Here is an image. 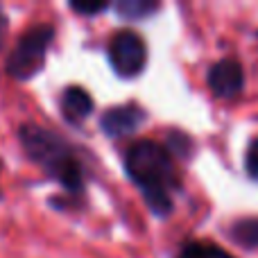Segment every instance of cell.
<instances>
[{
	"label": "cell",
	"mask_w": 258,
	"mask_h": 258,
	"mask_svg": "<svg viewBox=\"0 0 258 258\" xmlns=\"http://www.w3.org/2000/svg\"><path fill=\"white\" fill-rule=\"evenodd\" d=\"M125 168L132 181L141 188L147 206L159 218L172 213V192L179 188V172L172 154L154 141H138L129 147Z\"/></svg>",
	"instance_id": "cell-1"
},
{
	"label": "cell",
	"mask_w": 258,
	"mask_h": 258,
	"mask_svg": "<svg viewBox=\"0 0 258 258\" xmlns=\"http://www.w3.org/2000/svg\"><path fill=\"white\" fill-rule=\"evenodd\" d=\"M109 61L120 77H136L147 63V45L136 32H116L109 43Z\"/></svg>",
	"instance_id": "cell-4"
},
{
	"label": "cell",
	"mask_w": 258,
	"mask_h": 258,
	"mask_svg": "<svg viewBox=\"0 0 258 258\" xmlns=\"http://www.w3.org/2000/svg\"><path fill=\"white\" fill-rule=\"evenodd\" d=\"M209 86L215 98L231 100L245 89V73L236 59H222L209 71Z\"/></svg>",
	"instance_id": "cell-5"
},
{
	"label": "cell",
	"mask_w": 258,
	"mask_h": 258,
	"mask_svg": "<svg viewBox=\"0 0 258 258\" xmlns=\"http://www.w3.org/2000/svg\"><path fill=\"white\" fill-rule=\"evenodd\" d=\"M116 9L122 18H136L138 21V18H145V16H150L152 12H156L159 5L147 3V0H125V3H118Z\"/></svg>",
	"instance_id": "cell-10"
},
{
	"label": "cell",
	"mask_w": 258,
	"mask_h": 258,
	"mask_svg": "<svg viewBox=\"0 0 258 258\" xmlns=\"http://www.w3.org/2000/svg\"><path fill=\"white\" fill-rule=\"evenodd\" d=\"M5 25H7V21H5V16L0 14V45H3V34H5Z\"/></svg>",
	"instance_id": "cell-13"
},
{
	"label": "cell",
	"mask_w": 258,
	"mask_h": 258,
	"mask_svg": "<svg viewBox=\"0 0 258 258\" xmlns=\"http://www.w3.org/2000/svg\"><path fill=\"white\" fill-rule=\"evenodd\" d=\"M61 111L66 116V120L82 122L93 111V98L82 86H68L61 95Z\"/></svg>",
	"instance_id": "cell-7"
},
{
	"label": "cell",
	"mask_w": 258,
	"mask_h": 258,
	"mask_svg": "<svg viewBox=\"0 0 258 258\" xmlns=\"http://www.w3.org/2000/svg\"><path fill=\"white\" fill-rule=\"evenodd\" d=\"M145 122V111L138 104H122V107H113L100 118L102 132L107 136L120 138L127 134H134L138 127Z\"/></svg>",
	"instance_id": "cell-6"
},
{
	"label": "cell",
	"mask_w": 258,
	"mask_h": 258,
	"mask_svg": "<svg viewBox=\"0 0 258 258\" xmlns=\"http://www.w3.org/2000/svg\"><path fill=\"white\" fill-rule=\"evenodd\" d=\"M50 41H52V27L50 25H36L27 30L9 57L7 73L16 80L34 77L45 63V52H48Z\"/></svg>",
	"instance_id": "cell-3"
},
{
	"label": "cell",
	"mask_w": 258,
	"mask_h": 258,
	"mask_svg": "<svg viewBox=\"0 0 258 258\" xmlns=\"http://www.w3.org/2000/svg\"><path fill=\"white\" fill-rule=\"evenodd\" d=\"M71 7L75 9L77 14H89V16H93V14L104 12L107 3H71Z\"/></svg>",
	"instance_id": "cell-12"
},
{
	"label": "cell",
	"mask_w": 258,
	"mask_h": 258,
	"mask_svg": "<svg viewBox=\"0 0 258 258\" xmlns=\"http://www.w3.org/2000/svg\"><path fill=\"white\" fill-rule=\"evenodd\" d=\"M21 138L27 154L34 161H39L52 177H57L63 183V188H68L71 192H80L84 188L82 168L63 141H59L54 134L45 132V129L32 125L23 129Z\"/></svg>",
	"instance_id": "cell-2"
},
{
	"label": "cell",
	"mask_w": 258,
	"mask_h": 258,
	"mask_svg": "<svg viewBox=\"0 0 258 258\" xmlns=\"http://www.w3.org/2000/svg\"><path fill=\"white\" fill-rule=\"evenodd\" d=\"M179 258H233L229 251H224L222 247H218L215 242H188L186 247L181 249Z\"/></svg>",
	"instance_id": "cell-9"
},
{
	"label": "cell",
	"mask_w": 258,
	"mask_h": 258,
	"mask_svg": "<svg viewBox=\"0 0 258 258\" xmlns=\"http://www.w3.org/2000/svg\"><path fill=\"white\" fill-rule=\"evenodd\" d=\"M231 238L238 245L247 247V249H256L258 247V218L238 220L231 227Z\"/></svg>",
	"instance_id": "cell-8"
},
{
	"label": "cell",
	"mask_w": 258,
	"mask_h": 258,
	"mask_svg": "<svg viewBox=\"0 0 258 258\" xmlns=\"http://www.w3.org/2000/svg\"><path fill=\"white\" fill-rule=\"evenodd\" d=\"M245 168H247V174L258 181V138H254V141L249 143V147H247Z\"/></svg>",
	"instance_id": "cell-11"
}]
</instances>
